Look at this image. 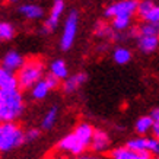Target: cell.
Segmentation results:
<instances>
[{
	"label": "cell",
	"instance_id": "cell-1",
	"mask_svg": "<svg viewBox=\"0 0 159 159\" xmlns=\"http://www.w3.org/2000/svg\"><path fill=\"white\" fill-rule=\"evenodd\" d=\"M25 110L24 95L20 89L3 91L0 89V124L15 123Z\"/></svg>",
	"mask_w": 159,
	"mask_h": 159
},
{
	"label": "cell",
	"instance_id": "cell-2",
	"mask_svg": "<svg viewBox=\"0 0 159 159\" xmlns=\"http://www.w3.org/2000/svg\"><path fill=\"white\" fill-rule=\"evenodd\" d=\"M44 72H45V66H44L43 58L39 57H31L26 58L24 66L19 69V72L16 73L18 76V83H19V89H32L38 82L44 79Z\"/></svg>",
	"mask_w": 159,
	"mask_h": 159
},
{
	"label": "cell",
	"instance_id": "cell-3",
	"mask_svg": "<svg viewBox=\"0 0 159 159\" xmlns=\"http://www.w3.org/2000/svg\"><path fill=\"white\" fill-rule=\"evenodd\" d=\"M25 143V131L16 123L0 124V152H9Z\"/></svg>",
	"mask_w": 159,
	"mask_h": 159
},
{
	"label": "cell",
	"instance_id": "cell-4",
	"mask_svg": "<svg viewBox=\"0 0 159 159\" xmlns=\"http://www.w3.org/2000/svg\"><path fill=\"white\" fill-rule=\"evenodd\" d=\"M77 25H79V13H77L76 9H73L69 12V15L66 16V20H64V25H63L61 39H60L61 50L67 51V50L72 48L75 38H76Z\"/></svg>",
	"mask_w": 159,
	"mask_h": 159
},
{
	"label": "cell",
	"instance_id": "cell-5",
	"mask_svg": "<svg viewBox=\"0 0 159 159\" xmlns=\"http://www.w3.org/2000/svg\"><path fill=\"white\" fill-rule=\"evenodd\" d=\"M137 7H139V2L136 0H121V2L107 6L104 9V16L108 19H114L117 16L133 18V15L137 13Z\"/></svg>",
	"mask_w": 159,
	"mask_h": 159
},
{
	"label": "cell",
	"instance_id": "cell-6",
	"mask_svg": "<svg viewBox=\"0 0 159 159\" xmlns=\"http://www.w3.org/2000/svg\"><path fill=\"white\" fill-rule=\"evenodd\" d=\"M57 149L60 150V152H63V153H70L76 158V156L83 155V152L88 149V146L72 131L70 134L64 136V137L58 142Z\"/></svg>",
	"mask_w": 159,
	"mask_h": 159
},
{
	"label": "cell",
	"instance_id": "cell-7",
	"mask_svg": "<svg viewBox=\"0 0 159 159\" xmlns=\"http://www.w3.org/2000/svg\"><path fill=\"white\" fill-rule=\"evenodd\" d=\"M127 148L131 149L133 152L139 153V152H149L152 155H159V140L155 137H145V136H139L127 142Z\"/></svg>",
	"mask_w": 159,
	"mask_h": 159
},
{
	"label": "cell",
	"instance_id": "cell-8",
	"mask_svg": "<svg viewBox=\"0 0 159 159\" xmlns=\"http://www.w3.org/2000/svg\"><path fill=\"white\" fill-rule=\"evenodd\" d=\"M63 13H64V2H61V0L54 2L53 6H51V9H50V13H48V16H47V19L44 20L43 31L45 34L53 32L54 29L57 28L58 22H60V18L63 16Z\"/></svg>",
	"mask_w": 159,
	"mask_h": 159
},
{
	"label": "cell",
	"instance_id": "cell-9",
	"mask_svg": "<svg viewBox=\"0 0 159 159\" xmlns=\"http://www.w3.org/2000/svg\"><path fill=\"white\" fill-rule=\"evenodd\" d=\"M110 146H111V139L108 133L105 130H101V129H95L91 146H89L92 152L93 153H104V152L110 149Z\"/></svg>",
	"mask_w": 159,
	"mask_h": 159
},
{
	"label": "cell",
	"instance_id": "cell-10",
	"mask_svg": "<svg viewBox=\"0 0 159 159\" xmlns=\"http://www.w3.org/2000/svg\"><path fill=\"white\" fill-rule=\"evenodd\" d=\"M25 58L22 57V54H19L15 50H10L3 56L2 58V69H5L7 72H19V69L24 66Z\"/></svg>",
	"mask_w": 159,
	"mask_h": 159
},
{
	"label": "cell",
	"instance_id": "cell-11",
	"mask_svg": "<svg viewBox=\"0 0 159 159\" xmlns=\"http://www.w3.org/2000/svg\"><path fill=\"white\" fill-rule=\"evenodd\" d=\"M86 80H88V76H86V73H83V72L76 73V75H70L63 82L61 89L64 93H73V92H76L79 88L82 86Z\"/></svg>",
	"mask_w": 159,
	"mask_h": 159
},
{
	"label": "cell",
	"instance_id": "cell-12",
	"mask_svg": "<svg viewBox=\"0 0 159 159\" xmlns=\"http://www.w3.org/2000/svg\"><path fill=\"white\" fill-rule=\"evenodd\" d=\"M18 12H19L24 18L31 19V20L41 19L44 16V9L39 5H35V3H25V5L19 6Z\"/></svg>",
	"mask_w": 159,
	"mask_h": 159
},
{
	"label": "cell",
	"instance_id": "cell-13",
	"mask_svg": "<svg viewBox=\"0 0 159 159\" xmlns=\"http://www.w3.org/2000/svg\"><path fill=\"white\" fill-rule=\"evenodd\" d=\"M50 73L53 75L54 77H57L60 82H64L66 79H67L70 75H69V67L66 61L61 60V58H57V60H53V61L50 63Z\"/></svg>",
	"mask_w": 159,
	"mask_h": 159
},
{
	"label": "cell",
	"instance_id": "cell-14",
	"mask_svg": "<svg viewBox=\"0 0 159 159\" xmlns=\"http://www.w3.org/2000/svg\"><path fill=\"white\" fill-rule=\"evenodd\" d=\"M0 89L3 91H13V89H19V83H18V76L16 73L7 72V70H2L0 73Z\"/></svg>",
	"mask_w": 159,
	"mask_h": 159
},
{
	"label": "cell",
	"instance_id": "cell-15",
	"mask_svg": "<svg viewBox=\"0 0 159 159\" xmlns=\"http://www.w3.org/2000/svg\"><path fill=\"white\" fill-rule=\"evenodd\" d=\"M137 45L142 50V53L150 54L156 51V48L159 47V37H139Z\"/></svg>",
	"mask_w": 159,
	"mask_h": 159
},
{
	"label": "cell",
	"instance_id": "cell-16",
	"mask_svg": "<svg viewBox=\"0 0 159 159\" xmlns=\"http://www.w3.org/2000/svg\"><path fill=\"white\" fill-rule=\"evenodd\" d=\"M153 124L155 123H153V120L150 118V116H142L136 121L134 130H136V133H139L140 136H143V134H146L148 131H152Z\"/></svg>",
	"mask_w": 159,
	"mask_h": 159
},
{
	"label": "cell",
	"instance_id": "cell-17",
	"mask_svg": "<svg viewBox=\"0 0 159 159\" xmlns=\"http://www.w3.org/2000/svg\"><path fill=\"white\" fill-rule=\"evenodd\" d=\"M95 35L99 38H114V37H117L112 26L104 22V20H98L95 24Z\"/></svg>",
	"mask_w": 159,
	"mask_h": 159
},
{
	"label": "cell",
	"instance_id": "cell-18",
	"mask_svg": "<svg viewBox=\"0 0 159 159\" xmlns=\"http://www.w3.org/2000/svg\"><path fill=\"white\" fill-rule=\"evenodd\" d=\"M57 116H58V108L57 107H51V108L45 112V116L43 117L41 127H43L44 130H50V129H53L54 124H56V121H57Z\"/></svg>",
	"mask_w": 159,
	"mask_h": 159
},
{
	"label": "cell",
	"instance_id": "cell-19",
	"mask_svg": "<svg viewBox=\"0 0 159 159\" xmlns=\"http://www.w3.org/2000/svg\"><path fill=\"white\" fill-rule=\"evenodd\" d=\"M112 58H114V61L117 64H127V63L131 60V51L129 48H125V47H117L114 50V53H112Z\"/></svg>",
	"mask_w": 159,
	"mask_h": 159
},
{
	"label": "cell",
	"instance_id": "cell-20",
	"mask_svg": "<svg viewBox=\"0 0 159 159\" xmlns=\"http://www.w3.org/2000/svg\"><path fill=\"white\" fill-rule=\"evenodd\" d=\"M110 156L111 159H136V152L129 149L127 146H120L111 150Z\"/></svg>",
	"mask_w": 159,
	"mask_h": 159
},
{
	"label": "cell",
	"instance_id": "cell-21",
	"mask_svg": "<svg viewBox=\"0 0 159 159\" xmlns=\"http://www.w3.org/2000/svg\"><path fill=\"white\" fill-rule=\"evenodd\" d=\"M50 86L45 83V80H41V82H38L37 85H35L32 89H31V95H32V98L34 99H37V101H41V99H44V98L47 97L50 93Z\"/></svg>",
	"mask_w": 159,
	"mask_h": 159
},
{
	"label": "cell",
	"instance_id": "cell-22",
	"mask_svg": "<svg viewBox=\"0 0 159 159\" xmlns=\"http://www.w3.org/2000/svg\"><path fill=\"white\" fill-rule=\"evenodd\" d=\"M131 25V18L129 16H117L114 19H111V26L116 32H124L130 28Z\"/></svg>",
	"mask_w": 159,
	"mask_h": 159
},
{
	"label": "cell",
	"instance_id": "cell-23",
	"mask_svg": "<svg viewBox=\"0 0 159 159\" xmlns=\"http://www.w3.org/2000/svg\"><path fill=\"white\" fill-rule=\"evenodd\" d=\"M15 34H16V31H15L13 25L9 22H0V43L12 39Z\"/></svg>",
	"mask_w": 159,
	"mask_h": 159
},
{
	"label": "cell",
	"instance_id": "cell-24",
	"mask_svg": "<svg viewBox=\"0 0 159 159\" xmlns=\"http://www.w3.org/2000/svg\"><path fill=\"white\" fill-rule=\"evenodd\" d=\"M143 20L148 22V24L159 25V5H155L153 7L149 10V13L143 18Z\"/></svg>",
	"mask_w": 159,
	"mask_h": 159
},
{
	"label": "cell",
	"instance_id": "cell-25",
	"mask_svg": "<svg viewBox=\"0 0 159 159\" xmlns=\"http://www.w3.org/2000/svg\"><path fill=\"white\" fill-rule=\"evenodd\" d=\"M155 6L153 2H150V0H143V2H139V7H137V15H139L140 18L143 19L146 15L149 13V10L152 9Z\"/></svg>",
	"mask_w": 159,
	"mask_h": 159
},
{
	"label": "cell",
	"instance_id": "cell-26",
	"mask_svg": "<svg viewBox=\"0 0 159 159\" xmlns=\"http://www.w3.org/2000/svg\"><path fill=\"white\" fill-rule=\"evenodd\" d=\"M44 80H45V83L50 86V89H51V91H53V89H57V88L60 86V80H58L57 77H54L51 73L45 75V76H44Z\"/></svg>",
	"mask_w": 159,
	"mask_h": 159
},
{
	"label": "cell",
	"instance_id": "cell-27",
	"mask_svg": "<svg viewBox=\"0 0 159 159\" xmlns=\"http://www.w3.org/2000/svg\"><path fill=\"white\" fill-rule=\"evenodd\" d=\"M39 130L38 129H29V130L25 131V142H34L39 137Z\"/></svg>",
	"mask_w": 159,
	"mask_h": 159
},
{
	"label": "cell",
	"instance_id": "cell-28",
	"mask_svg": "<svg viewBox=\"0 0 159 159\" xmlns=\"http://www.w3.org/2000/svg\"><path fill=\"white\" fill-rule=\"evenodd\" d=\"M136 159H155L153 155L149 153V152H139L136 153Z\"/></svg>",
	"mask_w": 159,
	"mask_h": 159
},
{
	"label": "cell",
	"instance_id": "cell-29",
	"mask_svg": "<svg viewBox=\"0 0 159 159\" xmlns=\"http://www.w3.org/2000/svg\"><path fill=\"white\" fill-rule=\"evenodd\" d=\"M149 116H150V118L153 120V123H159V107L158 108H153Z\"/></svg>",
	"mask_w": 159,
	"mask_h": 159
},
{
	"label": "cell",
	"instance_id": "cell-30",
	"mask_svg": "<svg viewBox=\"0 0 159 159\" xmlns=\"http://www.w3.org/2000/svg\"><path fill=\"white\" fill-rule=\"evenodd\" d=\"M73 159H102L101 156H98V155H80V156H76V158Z\"/></svg>",
	"mask_w": 159,
	"mask_h": 159
},
{
	"label": "cell",
	"instance_id": "cell-31",
	"mask_svg": "<svg viewBox=\"0 0 159 159\" xmlns=\"http://www.w3.org/2000/svg\"><path fill=\"white\" fill-rule=\"evenodd\" d=\"M152 134L156 140H159V123H155L153 124V129H152Z\"/></svg>",
	"mask_w": 159,
	"mask_h": 159
},
{
	"label": "cell",
	"instance_id": "cell-32",
	"mask_svg": "<svg viewBox=\"0 0 159 159\" xmlns=\"http://www.w3.org/2000/svg\"><path fill=\"white\" fill-rule=\"evenodd\" d=\"M2 70H3V69H2V66H0V73H2Z\"/></svg>",
	"mask_w": 159,
	"mask_h": 159
},
{
	"label": "cell",
	"instance_id": "cell-33",
	"mask_svg": "<svg viewBox=\"0 0 159 159\" xmlns=\"http://www.w3.org/2000/svg\"><path fill=\"white\" fill-rule=\"evenodd\" d=\"M156 159H159V156H158V158H156Z\"/></svg>",
	"mask_w": 159,
	"mask_h": 159
},
{
	"label": "cell",
	"instance_id": "cell-34",
	"mask_svg": "<svg viewBox=\"0 0 159 159\" xmlns=\"http://www.w3.org/2000/svg\"><path fill=\"white\" fill-rule=\"evenodd\" d=\"M158 28H159V25H158Z\"/></svg>",
	"mask_w": 159,
	"mask_h": 159
}]
</instances>
